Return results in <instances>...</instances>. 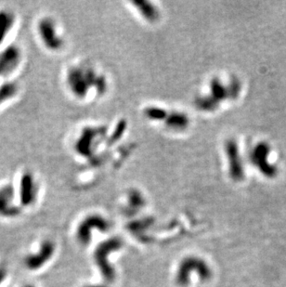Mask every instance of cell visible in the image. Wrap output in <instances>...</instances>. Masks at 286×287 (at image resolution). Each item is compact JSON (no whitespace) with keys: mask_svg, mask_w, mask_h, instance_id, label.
Masks as SVG:
<instances>
[{"mask_svg":"<svg viewBox=\"0 0 286 287\" xmlns=\"http://www.w3.org/2000/svg\"><path fill=\"white\" fill-rule=\"evenodd\" d=\"M22 51L16 45H10L0 52V79H9L22 64Z\"/></svg>","mask_w":286,"mask_h":287,"instance_id":"8992f818","label":"cell"},{"mask_svg":"<svg viewBox=\"0 0 286 287\" xmlns=\"http://www.w3.org/2000/svg\"><path fill=\"white\" fill-rule=\"evenodd\" d=\"M94 227L99 228L102 232H105V230L108 229V223L105 221L102 218L92 216L89 217L85 221H83L82 224L78 227L77 231V239L79 242L82 243H87L90 240V230H92Z\"/></svg>","mask_w":286,"mask_h":287,"instance_id":"8fae6325","label":"cell"},{"mask_svg":"<svg viewBox=\"0 0 286 287\" xmlns=\"http://www.w3.org/2000/svg\"><path fill=\"white\" fill-rule=\"evenodd\" d=\"M22 208L17 198L16 187L12 183L0 186V218L14 220L22 215Z\"/></svg>","mask_w":286,"mask_h":287,"instance_id":"5b68a950","label":"cell"},{"mask_svg":"<svg viewBox=\"0 0 286 287\" xmlns=\"http://www.w3.org/2000/svg\"><path fill=\"white\" fill-rule=\"evenodd\" d=\"M8 276H9L8 269L3 265H0V286L5 282Z\"/></svg>","mask_w":286,"mask_h":287,"instance_id":"5bb4252c","label":"cell"},{"mask_svg":"<svg viewBox=\"0 0 286 287\" xmlns=\"http://www.w3.org/2000/svg\"><path fill=\"white\" fill-rule=\"evenodd\" d=\"M226 153L229 161V169L231 178L235 182L242 181L244 177L243 165L239 148L234 139H230L226 144Z\"/></svg>","mask_w":286,"mask_h":287,"instance_id":"30bf717a","label":"cell"},{"mask_svg":"<svg viewBox=\"0 0 286 287\" xmlns=\"http://www.w3.org/2000/svg\"><path fill=\"white\" fill-rule=\"evenodd\" d=\"M16 14L9 9L0 10V46L4 44L16 25Z\"/></svg>","mask_w":286,"mask_h":287,"instance_id":"7c38bea8","label":"cell"},{"mask_svg":"<svg viewBox=\"0 0 286 287\" xmlns=\"http://www.w3.org/2000/svg\"><path fill=\"white\" fill-rule=\"evenodd\" d=\"M17 198L22 209L30 208L39 197V187L33 172L25 170L19 177L16 186Z\"/></svg>","mask_w":286,"mask_h":287,"instance_id":"3957f363","label":"cell"},{"mask_svg":"<svg viewBox=\"0 0 286 287\" xmlns=\"http://www.w3.org/2000/svg\"><path fill=\"white\" fill-rule=\"evenodd\" d=\"M23 287H34L33 286V284H26V285H24Z\"/></svg>","mask_w":286,"mask_h":287,"instance_id":"9a60e30c","label":"cell"},{"mask_svg":"<svg viewBox=\"0 0 286 287\" xmlns=\"http://www.w3.org/2000/svg\"><path fill=\"white\" fill-rule=\"evenodd\" d=\"M88 287H103V286H88Z\"/></svg>","mask_w":286,"mask_h":287,"instance_id":"2e32d148","label":"cell"},{"mask_svg":"<svg viewBox=\"0 0 286 287\" xmlns=\"http://www.w3.org/2000/svg\"><path fill=\"white\" fill-rule=\"evenodd\" d=\"M37 33L46 50L59 51L64 46V39L59 26L51 17H43L37 24Z\"/></svg>","mask_w":286,"mask_h":287,"instance_id":"7a4b0ae2","label":"cell"},{"mask_svg":"<svg viewBox=\"0 0 286 287\" xmlns=\"http://www.w3.org/2000/svg\"><path fill=\"white\" fill-rule=\"evenodd\" d=\"M121 244L122 242L119 239L117 238L111 239L109 241L101 243L99 246H98V248L96 249V252H95V260L97 261V264L102 272L105 280L109 282H112L115 279V271L108 264L107 256L113 250L115 251V250L120 248Z\"/></svg>","mask_w":286,"mask_h":287,"instance_id":"ba28073f","label":"cell"},{"mask_svg":"<svg viewBox=\"0 0 286 287\" xmlns=\"http://www.w3.org/2000/svg\"><path fill=\"white\" fill-rule=\"evenodd\" d=\"M192 271H197V273L203 280H207L211 277V270L204 260H200L197 258H189L184 260L180 265V269L177 271V275H176V281L178 282V284L181 285L187 284L189 273Z\"/></svg>","mask_w":286,"mask_h":287,"instance_id":"9c48e42d","label":"cell"},{"mask_svg":"<svg viewBox=\"0 0 286 287\" xmlns=\"http://www.w3.org/2000/svg\"><path fill=\"white\" fill-rule=\"evenodd\" d=\"M55 251V243L50 240H44L39 243L38 248L24 256L23 266L32 272L39 271L53 258Z\"/></svg>","mask_w":286,"mask_h":287,"instance_id":"277c9868","label":"cell"},{"mask_svg":"<svg viewBox=\"0 0 286 287\" xmlns=\"http://www.w3.org/2000/svg\"><path fill=\"white\" fill-rule=\"evenodd\" d=\"M270 147L267 142H259L254 147L250 154V160L254 166H256L261 174L265 177H274L278 169L274 165L269 161Z\"/></svg>","mask_w":286,"mask_h":287,"instance_id":"52a82bcc","label":"cell"},{"mask_svg":"<svg viewBox=\"0 0 286 287\" xmlns=\"http://www.w3.org/2000/svg\"><path fill=\"white\" fill-rule=\"evenodd\" d=\"M20 92L19 83L9 78L0 79V108L17 98Z\"/></svg>","mask_w":286,"mask_h":287,"instance_id":"4fadbf2b","label":"cell"},{"mask_svg":"<svg viewBox=\"0 0 286 287\" xmlns=\"http://www.w3.org/2000/svg\"><path fill=\"white\" fill-rule=\"evenodd\" d=\"M210 88L211 91L205 97L203 103H205L204 108L214 110L221 101L226 99H236L241 91V84L235 78L231 80L229 85H224L220 79H214L211 82Z\"/></svg>","mask_w":286,"mask_h":287,"instance_id":"6da1fadb","label":"cell"}]
</instances>
